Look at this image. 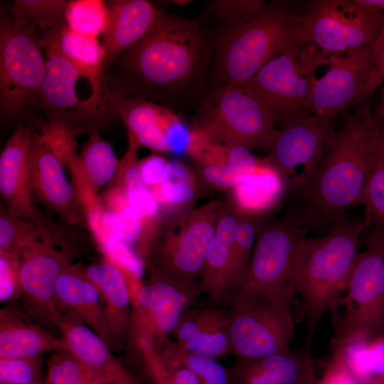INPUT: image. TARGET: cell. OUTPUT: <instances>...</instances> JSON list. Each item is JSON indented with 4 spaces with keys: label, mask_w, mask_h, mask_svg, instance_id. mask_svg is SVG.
<instances>
[{
    "label": "cell",
    "mask_w": 384,
    "mask_h": 384,
    "mask_svg": "<svg viewBox=\"0 0 384 384\" xmlns=\"http://www.w3.org/2000/svg\"><path fill=\"white\" fill-rule=\"evenodd\" d=\"M216 30L203 14H164L156 28L119 55L105 75L125 97L150 101L173 112L196 110L212 87Z\"/></svg>",
    "instance_id": "cell-1"
},
{
    "label": "cell",
    "mask_w": 384,
    "mask_h": 384,
    "mask_svg": "<svg viewBox=\"0 0 384 384\" xmlns=\"http://www.w3.org/2000/svg\"><path fill=\"white\" fill-rule=\"evenodd\" d=\"M368 100L345 115L316 170L294 193L299 201L294 209L309 230L330 228L348 209L363 204L380 149V126Z\"/></svg>",
    "instance_id": "cell-2"
},
{
    "label": "cell",
    "mask_w": 384,
    "mask_h": 384,
    "mask_svg": "<svg viewBox=\"0 0 384 384\" xmlns=\"http://www.w3.org/2000/svg\"><path fill=\"white\" fill-rule=\"evenodd\" d=\"M364 225L346 214L319 238L302 236L294 257L296 292L303 301L306 318V353L309 355L316 328L331 305L345 292Z\"/></svg>",
    "instance_id": "cell-3"
},
{
    "label": "cell",
    "mask_w": 384,
    "mask_h": 384,
    "mask_svg": "<svg viewBox=\"0 0 384 384\" xmlns=\"http://www.w3.org/2000/svg\"><path fill=\"white\" fill-rule=\"evenodd\" d=\"M300 15L292 1H265L242 23L216 31L212 86L245 85L275 55L304 41Z\"/></svg>",
    "instance_id": "cell-4"
},
{
    "label": "cell",
    "mask_w": 384,
    "mask_h": 384,
    "mask_svg": "<svg viewBox=\"0 0 384 384\" xmlns=\"http://www.w3.org/2000/svg\"><path fill=\"white\" fill-rule=\"evenodd\" d=\"M309 230L294 208L280 218L267 220L257 234L244 280L226 306L270 299L291 308L296 292L295 251Z\"/></svg>",
    "instance_id": "cell-5"
},
{
    "label": "cell",
    "mask_w": 384,
    "mask_h": 384,
    "mask_svg": "<svg viewBox=\"0 0 384 384\" xmlns=\"http://www.w3.org/2000/svg\"><path fill=\"white\" fill-rule=\"evenodd\" d=\"M332 350L384 334V228H374L358 252L345 292L330 306Z\"/></svg>",
    "instance_id": "cell-6"
},
{
    "label": "cell",
    "mask_w": 384,
    "mask_h": 384,
    "mask_svg": "<svg viewBox=\"0 0 384 384\" xmlns=\"http://www.w3.org/2000/svg\"><path fill=\"white\" fill-rule=\"evenodd\" d=\"M223 206L212 201L175 214L162 224L145 260L151 277L201 294L198 278Z\"/></svg>",
    "instance_id": "cell-7"
},
{
    "label": "cell",
    "mask_w": 384,
    "mask_h": 384,
    "mask_svg": "<svg viewBox=\"0 0 384 384\" xmlns=\"http://www.w3.org/2000/svg\"><path fill=\"white\" fill-rule=\"evenodd\" d=\"M196 112L195 127L228 146L269 151L279 132L268 107L245 85H213Z\"/></svg>",
    "instance_id": "cell-8"
},
{
    "label": "cell",
    "mask_w": 384,
    "mask_h": 384,
    "mask_svg": "<svg viewBox=\"0 0 384 384\" xmlns=\"http://www.w3.org/2000/svg\"><path fill=\"white\" fill-rule=\"evenodd\" d=\"M46 54V73L38 105L48 122L76 136L97 132L119 117L124 97L112 85L102 96L80 100L76 93L80 72L52 47L41 46Z\"/></svg>",
    "instance_id": "cell-9"
},
{
    "label": "cell",
    "mask_w": 384,
    "mask_h": 384,
    "mask_svg": "<svg viewBox=\"0 0 384 384\" xmlns=\"http://www.w3.org/2000/svg\"><path fill=\"white\" fill-rule=\"evenodd\" d=\"M46 73L36 28L14 23L1 12L0 112L2 119H12L38 105Z\"/></svg>",
    "instance_id": "cell-10"
},
{
    "label": "cell",
    "mask_w": 384,
    "mask_h": 384,
    "mask_svg": "<svg viewBox=\"0 0 384 384\" xmlns=\"http://www.w3.org/2000/svg\"><path fill=\"white\" fill-rule=\"evenodd\" d=\"M319 50L313 45L294 43L267 62L245 84L266 105L280 128L312 114L309 98L319 68Z\"/></svg>",
    "instance_id": "cell-11"
},
{
    "label": "cell",
    "mask_w": 384,
    "mask_h": 384,
    "mask_svg": "<svg viewBox=\"0 0 384 384\" xmlns=\"http://www.w3.org/2000/svg\"><path fill=\"white\" fill-rule=\"evenodd\" d=\"M384 23V11L358 0H313L301 12L302 40L321 55L372 46Z\"/></svg>",
    "instance_id": "cell-12"
},
{
    "label": "cell",
    "mask_w": 384,
    "mask_h": 384,
    "mask_svg": "<svg viewBox=\"0 0 384 384\" xmlns=\"http://www.w3.org/2000/svg\"><path fill=\"white\" fill-rule=\"evenodd\" d=\"M373 45L321 55L328 70L315 76L309 98L311 114L332 121L368 99L382 84L376 72Z\"/></svg>",
    "instance_id": "cell-13"
},
{
    "label": "cell",
    "mask_w": 384,
    "mask_h": 384,
    "mask_svg": "<svg viewBox=\"0 0 384 384\" xmlns=\"http://www.w3.org/2000/svg\"><path fill=\"white\" fill-rule=\"evenodd\" d=\"M229 336L235 358H256L292 352L295 326L291 308L265 299L233 304Z\"/></svg>",
    "instance_id": "cell-14"
},
{
    "label": "cell",
    "mask_w": 384,
    "mask_h": 384,
    "mask_svg": "<svg viewBox=\"0 0 384 384\" xmlns=\"http://www.w3.org/2000/svg\"><path fill=\"white\" fill-rule=\"evenodd\" d=\"M333 121L310 114L279 129L265 157L285 177L290 191L297 182L298 169L302 174L294 193L313 174L324 157L335 132Z\"/></svg>",
    "instance_id": "cell-15"
},
{
    "label": "cell",
    "mask_w": 384,
    "mask_h": 384,
    "mask_svg": "<svg viewBox=\"0 0 384 384\" xmlns=\"http://www.w3.org/2000/svg\"><path fill=\"white\" fill-rule=\"evenodd\" d=\"M53 240H43L19 255L21 297L27 314L40 324L54 325L63 309L56 297V284L71 265L67 250H58Z\"/></svg>",
    "instance_id": "cell-16"
},
{
    "label": "cell",
    "mask_w": 384,
    "mask_h": 384,
    "mask_svg": "<svg viewBox=\"0 0 384 384\" xmlns=\"http://www.w3.org/2000/svg\"><path fill=\"white\" fill-rule=\"evenodd\" d=\"M132 316L129 338L169 336L186 309L201 294L168 280L151 277L132 289Z\"/></svg>",
    "instance_id": "cell-17"
},
{
    "label": "cell",
    "mask_w": 384,
    "mask_h": 384,
    "mask_svg": "<svg viewBox=\"0 0 384 384\" xmlns=\"http://www.w3.org/2000/svg\"><path fill=\"white\" fill-rule=\"evenodd\" d=\"M63 164L40 134L32 131L30 166L33 193L65 223L75 225L82 220L83 206Z\"/></svg>",
    "instance_id": "cell-18"
},
{
    "label": "cell",
    "mask_w": 384,
    "mask_h": 384,
    "mask_svg": "<svg viewBox=\"0 0 384 384\" xmlns=\"http://www.w3.org/2000/svg\"><path fill=\"white\" fill-rule=\"evenodd\" d=\"M55 326L59 329L68 351L101 384H144L72 310L63 309Z\"/></svg>",
    "instance_id": "cell-19"
},
{
    "label": "cell",
    "mask_w": 384,
    "mask_h": 384,
    "mask_svg": "<svg viewBox=\"0 0 384 384\" xmlns=\"http://www.w3.org/2000/svg\"><path fill=\"white\" fill-rule=\"evenodd\" d=\"M32 131L26 126L19 125L1 150L0 193L9 212L21 218L31 219L43 226L35 214L32 201L30 166Z\"/></svg>",
    "instance_id": "cell-20"
},
{
    "label": "cell",
    "mask_w": 384,
    "mask_h": 384,
    "mask_svg": "<svg viewBox=\"0 0 384 384\" xmlns=\"http://www.w3.org/2000/svg\"><path fill=\"white\" fill-rule=\"evenodd\" d=\"M107 5L108 21L102 43L104 74L119 55L146 38L164 15L146 0H114Z\"/></svg>",
    "instance_id": "cell-21"
},
{
    "label": "cell",
    "mask_w": 384,
    "mask_h": 384,
    "mask_svg": "<svg viewBox=\"0 0 384 384\" xmlns=\"http://www.w3.org/2000/svg\"><path fill=\"white\" fill-rule=\"evenodd\" d=\"M230 309L210 304L185 311L173 333L182 349L213 358L232 355L229 336Z\"/></svg>",
    "instance_id": "cell-22"
},
{
    "label": "cell",
    "mask_w": 384,
    "mask_h": 384,
    "mask_svg": "<svg viewBox=\"0 0 384 384\" xmlns=\"http://www.w3.org/2000/svg\"><path fill=\"white\" fill-rule=\"evenodd\" d=\"M81 268L100 293L114 338L127 348L132 316V289L139 279L107 259Z\"/></svg>",
    "instance_id": "cell-23"
},
{
    "label": "cell",
    "mask_w": 384,
    "mask_h": 384,
    "mask_svg": "<svg viewBox=\"0 0 384 384\" xmlns=\"http://www.w3.org/2000/svg\"><path fill=\"white\" fill-rule=\"evenodd\" d=\"M55 292L60 308L77 314L112 351L125 348L117 341L110 328L100 292L86 277L80 266L70 265L62 273Z\"/></svg>",
    "instance_id": "cell-24"
},
{
    "label": "cell",
    "mask_w": 384,
    "mask_h": 384,
    "mask_svg": "<svg viewBox=\"0 0 384 384\" xmlns=\"http://www.w3.org/2000/svg\"><path fill=\"white\" fill-rule=\"evenodd\" d=\"M230 384H309L316 375L311 358L293 351L256 358H235Z\"/></svg>",
    "instance_id": "cell-25"
},
{
    "label": "cell",
    "mask_w": 384,
    "mask_h": 384,
    "mask_svg": "<svg viewBox=\"0 0 384 384\" xmlns=\"http://www.w3.org/2000/svg\"><path fill=\"white\" fill-rule=\"evenodd\" d=\"M238 223L235 210L223 205L198 278L201 295L210 304L225 306Z\"/></svg>",
    "instance_id": "cell-26"
},
{
    "label": "cell",
    "mask_w": 384,
    "mask_h": 384,
    "mask_svg": "<svg viewBox=\"0 0 384 384\" xmlns=\"http://www.w3.org/2000/svg\"><path fill=\"white\" fill-rule=\"evenodd\" d=\"M41 45L52 47L86 78L91 85V96L100 97L110 87L103 73L105 51L97 38L82 35L67 26L39 37Z\"/></svg>",
    "instance_id": "cell-27"
},
{
    "label": "cell",
    "mask_w": 384,
    "mask_h": 384,
    "mask_svg": "<svg viewBox=\"0 0 384 384\" xmlns=\"http://www.w3.org/2000/svg\"><path fill=\"white\" fill-rule=\"evenodd\" d=\"M68 350L58 338L32 322L25 314L7 306L0 311V358L41 357L49 351Z\"/></svg>",
    "instance_id": "cell-28"
},
{
    "label": "cell",
    "mask_w": 384,
    "mask_h": 384,
    "mask_svg": "<svg viewBox=\"0 0 384 384\" xmlns=\"http://www.w3.org/2000/svg\"><path fill=\"white\" fill-rule=\"evenodd\" d=\"M119 117L127 127L129 142L155 151L170 152L168 134L181 121L174 112L150 101L125 97Z\"/></svg>",
    "instance_id": "cell-29"
},
{
    "label": "cell",
    "mask_w": 384,
    "mask_h": 384,
    "mask_svg": "<svg viewBox=\"0 0 384 384\" xmlns=\"http://www.w3.org/2000/svg\"><path fill=\"white\" fill-rule=\"evenodd\" d=\"M233 208L240 215H267L289 191L285 177L266 158L232 188Z\"/></svg>",
    "instance_id": "cell-30"
},
{
    "label": "cell",
    "mask_w": 384,
    "mask_h": 384,
    "mask_svg": "<svg viewBox=\"0 0 384 384\" xmlns=\"http://www.w3.org/2000/svg\"><path fill=\"white\" fill-rule=\"evenodd\" d=\"M139 146L129 142L128 149L120 161L115 178V186L121 189L128 202L143 220L144 234L139 246L142 253H147L154 240L160 225V205L151 191L142 182L139 169L137 151Z\"/></svg>",
    "instance_id": "cell-31"
},
{
    "label": "cell",
    "mask_w": 384,
    "mask_h": 384,
    "mask_svg": "<svg viewBox=\"0 0 384 384\" xmlns=\"http://www.w3.org/2000/svg\"><path fill=\"white\" fill-rule=\"evenodd\" d=\"M79 159L78 193L84 201H94L97 191L115 180L120 161L111 144L97 132L90 134Z\"/></svg>",
    "instance_id": "cell-32"
},
{
    "label": "cell",
    "mask_w": 384,
    "mask_h": 384,
    "mask_svg": "<svg viewBox=\"0 0 384 384\" xmlns=\"http://www.w3.org/2000/svg\"><path fill=\"white\" fill-rule=\"evenodd\" d=\"M127 349L144 384H201L188 368L162 355L149 338L131 337Z\"/></svg>",
    "instance_id": "cell-33"
},
{
    "label": "cell",
    "mask_w": 384,
    "mask_h": 384,
    "mask_svg": "<svg viewBox=\"0 0 384 384\" xmlns=\"http://www.w3.org/2000/svg\"><path fill=\"white\" fill-rule=\"evenodd\" d=\"M341 351L356 384H384V334L353 341Z\"/></svg>",
    "instance_id": "cell-34"
},
{
    "label": "cell",
    "mask_w": 384,
    "mask_h": 384,
    "mask_svg": "<svg viewBox=\"0 0 384 384\" xmlns=\"http://www.w3.org/2000/svg\"><path fill=\"white\" fill-rule=\"evenodd\" d=\"M227 283L225 306L242 284L247 274L257 234L267 215H240Z\"/></svg>",
    "instance_id": "cell-35"
},
{
    "label": "cell",
    "mask_w": 384,
    "mask_h": 384,
    "mask_svg": "<svg viewBox=\"0 0 384 384\" xmlns=\"http://www.w3.org/2000/svg\"><path fill=\"white\" fill-rule=\"evenodd\" d=\"M151 339L162 355L188 368L201 384H230L229 368L215 358L185 351L169 336Z\"/></svg>",
    "instance_id": "cell-36"
},
{
    "label": "cell",
    "mask_w": 384,
    "mask_h": 384,
    "mask_svg": "<svg viewBox=\"0 0 384 384\" xmlns=\"http://www.w3.org/2000/svg\"><path fill=\"white\" fill-rule=\"evenodd\" d=\"M196 185L191 170L182 161L173 159L167 161L163 181L151 193L161 207L181 208L193 201Z\"/></svg>",
    "instance_id": "cell-37"
},
{
    "label": "cell",
    "mask_w": 384,
    "mask_h": 384,
    "mask_svg": "<svg viewBox=\"0 0 384 384\" xmlns=\"http://www.w3.org/2000/svg\"><path fill=\"white\" fill-rule=\"evenodd\" d=\"M68 3L65 0H15L9 15L16 24L40 27L48 32L66 26Z\"/></svg>",
    "instance_id": "cell-38"
},
{
    "label": "cell",
    "mask_w": 384,
    "mask_h": 384,
    "mask_svg": "<svg viewBox=\"0 0 384 384\" xmlns=\"http://www.w3.org/2000/svg\"><path fill=\"white\" fill-rule=\"evenodd\" d=\"M48 238H51L44 227L23 220L1 204L0 252L20 255L23 250Z\"/></svg>",
    "instance_id": "cell-39"
},
{
    "label": "cell",
    "mask_w": 384,
    "mask_h": 384,
    "mask_svg": "<svg viewBox=\"0 0 384 384\" xmlns=\"http://www.w3.org/2000/svg\"><path fill=\"white\" fill-rule=\"evenodd\" d=\"M65 19L66 26L71 31L97 38L107 27V3L101 0L68 1Z\"/></svg>",
    "instance_id": "cell-40"
},
{
    "label": "cell",
    "mask_w": 384,
    "mask_h": 384,
    "mask_svg": "<svg viewBox=\"0 0 384 384\" xmlns=\"http://www.w3.org/2000/svg\"><path fill=\"white\" fill-rule=\"evenodd\" d=\"M265 3L262 0H213L202 14L218 31L242 23Z\"/></svg>",
    "instance_id": "cell-41"
},
{
    "label": "cell",
    "mask_w": 384,
    "mask_h": 384,
    "mask_svg": "<svg viewBox=\"0 0 384 384\" xmlns=\"http://www.w3.org/2000/svg\"><path fill=\"white\" fill-rule=\"evenodd\" d=\"M46 384H101L68 350L55 351L47 362Z\"/></svg>",
    "instance_id": "cell-42"
},
{
    "label": "cell",
    "mask_w": 384,
    "mask_h": 384,
    "mask_svg": "<svg viewBox=\"0 0 384 384\" xmlns=\"http://www.w3.org/2000/svg\"><path fill=\"white\" fill-rule=\"evenodd\" d=\"M364 228L373 225L384 228V154L380 149L375 163L366 186Z\"/></svg>",
    "instance_id": "cell-43"
},
{
    "label": "cell",
    "mask_w": 384,
    "mask_h": 384,
    "mask_svg": "<svg viewBox=\"0 0 384 384\" xmlns=\"http://www.w3.org/2000/svg\"><path fill=\"white\" fill-rule=\"evenodd\" d=\"M94 237L104 253L105 259L119 266L139 279L145 265L132 246L124 240L105 233H97Z\"/></svg>",
    "instance_id": "cell-44"
},
{
    "label": "cell",
    "mask_w": 384,
    "mask_h": 384,
    "mask_svg": "<svg viewBox=\"0 0 384 384\" xmlns=\"http://www.w3.org/2000/svg\"><path fill=\"white\" fill-rule=\"evenodd\" d=\"M41 357L0 358V384H38L41 381Z\"/></svg>",
    "instance_id": "cell-45"
},
{
    "label": "cell",
    "mask_w": 384,
    "mask_h": 384,
    "mask_svg": "<svg viewBox=\"0 0 384 384\" xmlns=\"http://www.w3.org/2000/svg\"><path fill=\"white\" fill-rule=\"evenodd\" d=\"M18 254L0 252V301L10 302L21 297Z\"/></svg>",
    "instance_id": "cell-46"
},
{
    "label": "cell",
    "mask_w": 384,
    "mask_h": 384,
    "mask_svg": "<svg viewBox=\"0 0 384 384\" xmlns=\"http://www.w3.org/2000/svg\"><path fill=\"white\" fill-rule=\"evenodd\" d=\"M309 384H356L345 363L341 351L332 350L323 373Z\"/></svg>",
    "instance_id": "cell-47"
},
{
    "label": "cell",
    "mask_w": 384,
    "mask_h": 384,
    "mask_svg": "<svg viewBox=\"0 0 384 384\" xmlns=\"http://www.w3.org/2000/svg\"><path fill=\"white\" fill-rule=\"evenodd\" d=\"M167 161L162 156L153 154L139 163L141 179L151 191L161 183L166 170Z\"/></svg>",
    "instance_id": "cell-48"
},
{
    "label": "cell",
    "mask_w": 384,
    "mask_h": 384,
    "mask_svg": "<svg viewBox=\"0 0 384 384\" xmlns=\"http://www.w3.org/2000/svg\"><path fill=\"white\" fill-rule=\"evenodd\" d=\"M373 55L376 72L381 84L384 83V23L380 33L373 44Z\"/></svg>",
    "instance_id": "cell-49"
},
{
    "label": "cell",
    "mask_w": 384,
    "mask_h": 384,
    "mask_svg": "<svg viewBox=\"0 0 384 384\" xmlns=\"http://www.w3.org/2000/svg\"><path fill=\"white\" fill-rule=\"evenodd\" d=\"M380 92V97L377 109V115L375 117L379 123L380 122L384 123V83L383 85L381 87Z\"/></svg>",
    "instance_id": "cell-50"
},
{
    "label": "cell",
    "mask_w": 384,
    "mask_h": 384,
    "mask_svg": "<svg viewBox=\"0 0 384 384\" xmlns=\"http://www.w3.org/2000/svg\"><path fill=\"white\" fill-rule=\"evenodd\" d=\"M358 1L366 6L384 11V0H358Z\"/></svg>",
    "instance_id": "cell-51"
},
{
    "label": "cell",
    "mask_w": 384,
    "mask_h": 384,
    "mask_svg": "<svg viewBox=\"0 0 384 384\" xmlns=\"http://www.w3.org/2000/svg\"><path fill=\"white\" fill-rule=\"evenodd\" d=\"M380 126V149L384 154V123Z\"/></svg>",
    "instance_id": "cell-52"
},
{
    "label": "cell",
    "mask_w": 384,
    "mask_h": 384,
    "mask_svg": "<svg viewBox=\"0 0 384 384\" xmlns=\"http://www.w3.org/2000/svg\"><path fill=\"white\" fill-rule=\"evenodd\" d=\"M172 2H173L174 4H176V5H178V6H182V5H186L187 4H189V3L192 2V1L183 0V1H173Z\"/></svg>",
    "instance_id": "cell-53"
},
{
    "label": "cell",
    "mask_w": 384,
    "mask_h": 384,
    "mask_svg": "<svg viewBox=\"0 0 384 384\" xmlns=\"http://www.w3.org/2000/svg\"><path fill=\"white\" fill-rule=\"evenodd\" d=\"M38 384H46V383H38Z\"/></svg>",
    "instance_id": "cell-54"
}]
</instances>
